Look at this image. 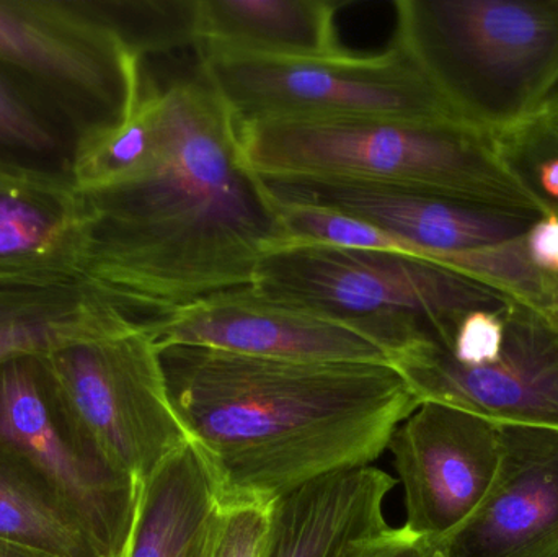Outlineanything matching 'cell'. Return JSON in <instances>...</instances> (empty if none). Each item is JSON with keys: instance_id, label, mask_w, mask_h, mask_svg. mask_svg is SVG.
I'll return each instance as SVG.
<instances>
[{"instance_id": "cell-19", "label": "cell", "mask_w": 558, "mask_h": 557, "mask_svg": "<svg viewBox=\"0 0 558 557\" xmlns=\"http://www.w3.org/2000/svg\"><path fill=\"white\" fill-rule=\"evenodd\" d=\"M159 147V85L143 78L140 97L128 114L95 126L75 157V190L90 195L140 177Z\"/></svg>"}, {"instance_id": "cell-24", "label": "cell", "mask_w": 558, "mask_h": 557, "mask_svg": "<svg viewBox=\"0 0 558 557\" xmlns=\"http://www.w3.org/2000/svg\"><path fill=\"white\" fill-rule=\"evenodd\" d=\"M0 557H56L48 553L38 552V549L28 548V546L19 545V543L9 542L0 538Z\"/></svg>"}, {"instance_id": "cell-18", "label": "cell", "mask_w": 558, "mask_h": 557, "mask_svg": "<svg viewBox=\"0 0 558 557\" xmlns=\"http://www.w3.org/2000/svg\"><path fill=\"white\" fill-rule=\"evenodd\" d=\"M0 538L56 557H101L84 526L54 491L3 451Z\"/></svg>"}, {"instance_id": "cell-15", "label": "cell", "mask_w": 558, "mask_h": 557, "mask_svg": "<svg viewBox=\"0 0 558 557\" xmlns=\"http://www.w3.org/2000/svg\"><path fill=\"white\" fill-rule=\"evenodd\" d=\"M397 481L379 468L328 474L274 504L267 557H348L387 529L384 506Z\"/></svg>"}, {"instance_id": "cell-9", "label": "cell", "mask_w": 558, "mask_h": 557, "mask_svg": "<svg viewBox=\"0 0 558 557\" xmlns=\"http://www.w3.org/2000/svg\"><path fill=\"white\" fill-rule=\"evenodd\" d=\"M0 451L45 481L101 557H124L143 483L98 457L62 414L39 356L0 363Z\"/></svg>"}, {"instance_id": "cell-25", "label": "cell", "mask_w": 558, "mask_h": 557, "mask_svg": "<svg viewBox=\"0 0 558 557\" xmlns=\"http://www.w3.org/2000/svg\"><path fill=\"white\" fill-rule=\"evenodd\" d=\"M534 117H541L550 121V123L558 124V82L554 85L553 90L547 94L546 100L543 101Z\"/></svg>"}, {"instance_id": "cell-1", "label": "cell", "mask_w": 558, "mask_h": 557, "mask_svg": "<svg viewBox=\"0 0 558 557\" xmlns=\"http://www.w3.org/2000/svg\"><path fill=\"white\" fill-rule=\"evenodd\" d=\"M84 270L95 291L147 320L248 290L284 241L264 180L247 166L238 120L196 72L159 85V147L136 179L82 195Z\"/></svg>"}, {"instance_id": "cell-23", "label": "cell", "mask_w": 558, "mask_h": 557, "mask_svg": "<svg viewBox=\"0 0 558 557\" xmlns=\"http://www.w3.org/2000/svg\"><path fill=\"white\" fill-rule=\"evenodd\" d=\"M531 262L544 274L558 280V209L537 219L526 234Z\"/></svg>"}, {"instance_id": "cell-3", "label": "cell", "mask_w": 558, "mask_h": 557, "mask_svg": "<svg viewBox=\"0 0 558 557\" xmlns=\"http://www.w3.org/2000/svg\"><path fill=\"white\" fill-rule=\"evenodd\" d=\"M262 179H324L435 193L546 218L556 209L514 169L497 137L468 124L393 120L238 123Z\"/></svg>"}, {"instance_id": "cell-17", "label": "cell", "mask_w": 558, "mask_h": 557, "mask_svg": "<svg viewBox=\"0 0 558 557\" xmlns=\"http://www.w3.org/2000/svg\"><path fill=\"white\" fill-rule=\"evenodd\" d=\"M330 0H198V48L278 58L347 52Z\"/></svg>"}, {"instance_id": "cell-12", "label": "cell", "mask_w": 558, "mask_h": 557, "mask_svg": "<svg viewBox=\"0 0 558 557\" xmlns=\"http://www.w3.org/2000/svg\"><path fill=\"white\" fill-rule=\"evenodd\" d=\"M143 324L157 349L202 347L282 362L393 363L392 352L363 327L268 300L251 288Z\"/></svg>"}, {"instance_id": "cell-2", "label": "cell", "mask_w": 558, "mask_h": 557, "mask_svg": "<svg viewBox=\"0 0 558 557\" xmlns=\"http://www.w3.org/2000/svg\"><path fill=\"white\" fill-rule=\"evenodd\" d=\"M170 405L222 507L271 504L371 467L420 401L386 363H302L159 349Z\"/></svg>"}, {"instance_id": "cell-13", "label": "cell", "mask_w": 558, "mask_h": 557, "mask_svg": "<svg viewBox=\"0 0 558 557\" xmlns=\"http://www.w3.org/2000/svg\"><path fill=\"white\" fill-rule=\"evenodd\" d=\"M497 480L442 557H558V428L498 425Z\"/></svg>"}, {"instance_id": "cell-10", "label": "cell", "mask_w": 558, "mask_h": 557, "mask_svg": "<svg viewBox=\"0 0 558 557\" xmlns=\"http://www.w3.org/2000/svg\"><path fill=\"white\" fill-rule=\"evenodd\" d=\"M500 350L481 365L454 362L426 340L393 368L420 404L435 402L498 425L558 428V316L511 301Z\"/></svg>"}, {"instance_id": "cell-11", "label": "cell", "mask_w": 558, "mask_h": 557, "mask_svg": "<svg viewBox=\"0 0 558 557\" xmlns=\"http://www.w3.org/2000/svg\"><path fill=\"white\" fill-rule=\"evenodd\" d=\"M387 450L403 487L407 529L439 545L487 499L501 458L498 424L435 402L420 404Z\"/></svg>"}, {"instance_id": "cell-6", "label": "cell", "mask_w": 558, "mask_h": 557, "mask_svg": "<svg viewBox=\"0 0 558 557\" xmlns=\"http://www.w3.org/2000/svg\"><path fill=\"white\" fill-rule=\"evenodd\" d=\"M262 180L275 203L328 209L369 222L399 239L407 257L458 271L517 303L546 307L553 301V278L527 255L526 234L541 219L537 216L396 186Z\"/></svg>"}, {"instance_id": "cell-14", "label": "cell", "mask_w": 558, "mask_h": 557, "mask_svg": "<svg viewBox=\"0 0 558 557\" xmlns=\"http://www.w3.org/2000/svg\"><path fill=\"white\" fill-rule=\"evenodd\" d=\"M58 13L0 3V58L71 85L94 101L110 124L136 104L143 87L140 56L107 20L78 16L61 26Z\"/></svg>"}, {"instance_id": "cell-20", "label": "cell", "mask_w": 558, "mask_h": 557, "mask_svg": "<svg viewBox=\"0 0 558 557\" xmlns=\"http://www.w3.org/2000/svg\"><path fill=\"white\" fill-rule=\"evenodd\" d=\"M274 504L222 507L208 557H267Z\"/></svg>"}, {"instance_id": "cell-5", "label": "cell", "mask_w": 558, "mask_h": 557, "mask_svg": "<svg viewBox=\"0 0 558 557\" xmlns=\"http://www.w3.org/2000/svg\"><path fill=\"white\" fill-rule=\"evenodd\" d=\"M251 290L363 327L392 352L393 362L426 340L446 346L472 311L511 303L500 291L432 262L291 241L267 252Z\"/></svg>"}, {"instance_id": "cell-8", "label": "cell", "mask_w": 558, "mask_h": 557, "mask_svg": "<svg viewBox=\"0 0 558 557\" xmlns=\"http://www.w3.org/2000/svg\"><path fill=\"white\" fill-rule=\"evenodd\" d=\"M39 362L75 434L140 483L189 444L170 405L159 349L120 307L94 336Z\"/></svg>"}, {"instance_id": "cell-7", "label": "cell", "mask_w": 558, "mask_h": 557, "mask_svg": "<svg viewBox=\"0 0 558 557\" xmlns=\"http://www.w3.org/2000/svg\"><path fill=\"white\" fill-rule=\"evenodd\" d=\"M198 52L199 74L238 123L393 120L471 126L396 41L379 55L347 51L331 58Z\"/></svg>"}, {"instance_id": "cell-4", "label": "cell", "mask_w": 558, "mask_h": 557, "mask_svg": "<svg viewBox=\"0 0 558 557\" xmlns=\"http://www.w3.org/2000/svg\"><path fill=\"white\" fill-rule=\"evenodd\" d=\"M393 41L459 117L521 126L558 82V0H399Z\"/></svg>"}, {"instance_id": "cell-22", "label": "cell", "mask_w": 558, "mask_h": 557, "mask_svg": "<svg viewBox=\"0 0 558 557\" xmlns=\"http://www.w3.org/2000/svg\"><path fill=\"white\" fill-rule=\"evenodd\" d=\"M348 557H442L439 543L407 529L380 530L354 546Z\"/></svg>"}, {"instance_id": "cell-21", "label": "cell", "mask_w": 558, "mask_h": 557, "mask_svg": "<svg viewBox=\"0 0 558 557\" xmlns=\"http://www.w3.org/2000/svg\"><path fill=\"white\" fill-rule=\"evenodd\" d=\"M0 144L46 153L54 149L56 141L48 128L0 84Z\"/></svg>"}, {"instance_id": "cell-16", "label": "cell", "mask_w": 558, "mask_h": 557, "mask_svg": "<svg viewBox=\"0 0 558 557\" xmlns=\"http://www.w3.org/2000/svg\"><path fill=\"white\" fill-rule=\"evenodd\" d=\"M221 516L211 471L189 441L144 481L124 557H208Z\"/></svg>"}]
</instances>
